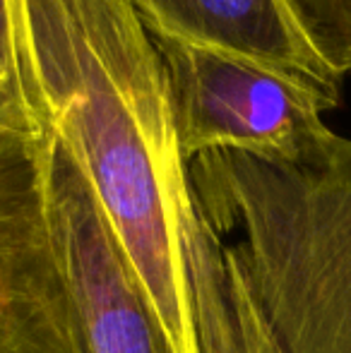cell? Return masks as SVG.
<instances>
[{"label": "cell", "mask_w": 351, "mask_h": 353, "mask_svg": "<svg viewBox=\"0 0 351 353\" xmlns=\"http://www.w3.org/2000/svg\"><path fill=\"white\" fill-rule=\"evenodd\" d=\"M53 221L85 353H176L82 168L56 137Z\"/></svg>", "instance_id": "obj_5"}, {"label": "cell", "mask_w": 351, "mask_h": 353, "mask_svg": "<svg viewBox=\"0 0 351 353\" xmlns=\"http://www.w3.org/2000/svg\"><path fill=\"white\" fill-rule=\"evenodd\" d=\"M147 32L164 63L176 137L188 161L236 152L294 163L332 137L323 113L342 99L308 79L239 53Z\"/></svg>", "instance_id": "obj_3"}, {"label": "cell", "mask_w": 351, "mask_h": 353, "mask_svg": "<svg viewBox=\"0 0 351 353\" xmlns=\"http://www.w3.org/2000/svg\"><path fill=\"white\" fill-rule=\"evenodd\" d=\"M0 79L8 84L14 99L34 116L27 101V87H24V68L22 56H19L17 22H14V0H0Z\"/></svg>", "instance_id": "obj_9"}, {"label": "cell", "mask_w": 351, "mask_h": 353, "mask_svg": "<svg viewBox=\"0 0 351 353\" xmlns=\"http://www.w3.org/2000/svg\"><path fill=\"white\" fill-rule=\"evenodd\" d=\"M310 46L339 79L351 77V0H284Z\"/></svg>", "instance_id": "obj_7"}, {"label": "cell", "mask_w": 351, "mask_h": 353, "mask_svg": "<svg viewBox=\"0 0 351 353\" xmlns=\"http://www.w3.org/2000/svg\"><path fill=\"white\" fill-rule=\"evenodd\" d=\"M0 128H12V130H27V132L48 130V125L37 121V118L14 99V94L10 92L3 79H0Z\"/></svg>", "instance_id": "obj_10"}, {"label": "cell", "mask_w": 351, "mask_h": 353, "mask_svg": "<svg viewBox=\"0 0 351 353\" xmlns=\"http://www.w3.org/2000/svg\"><path fill=\"white\" fill-rule=\"evenodd\" d=\"M27 101L82 168L176 353H241L164 63L128 0H14Z\"/></svg>", "instance_id": "obj_1"}, {"label": "cell", "mask_w": 351, "mask_h": 353, "mask_svg": "<svg viewBox=\"0 0 351 353\" xmlns=\"http://www.w3.org/2000/svg\"><path fill=\"white\" fill-rule=\"evenodd\" d=\"M147 29L253 58L303 77L342 99V82L325 65L284 0H128Z\"/></svg>", "instance_id": "obj_6"}, {"label": "cell", "mask_w": 351, "mask_h": 353, "mask_svg": "<svg viewBox=\"0 0 351 353\" xmlns=\"http://www.w3.org/2000/svg\"><path fill=\"white\" fill-rule=\"evenodd\" d=\"M197 202L236 257L284 353H351V140L294 163L212 152L190 161Z\"/></svg>", "instance_id": "obj_2"}, {"label": "cell", "mask_w": 351, "mask_h": 353, "mask_svg": "<svg viewBox=\"0 0 351 353\" xmlns=\"http://www.w3.org/2000/svg\"><path fill=\"white\" fill-rule=\"evenodd\" d=\"M224 260H226V274H229V296L231 307H234L236 327H239L241 351L243 353H284L279 344L272 336L270 327L260 315L258 303L250 296V288L245 283L241 267L236 257L231 255L229 245L224 243Z\"/></svg>", "instance_id": "obj_8"}, {"label": "cell", "mask_w": 351, "mask_h": 353, "mask_svg": "<svg viewBox=\"0 0 351 353\" xmlns=\"http://www.w3.org/2000/svg\"><path fill=\"white\" fill-rule=\"evenodd\" d=\"M53 130L0 128V353H85L53 221Z\"/></svg>", "instance_id": "obj_4"}]
</instances>
